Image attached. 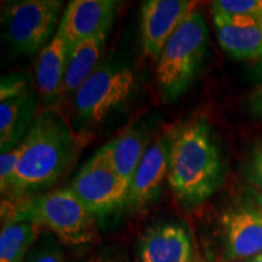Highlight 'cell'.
Instances as JSON below:
<instances>
[{
  "label": "cell",
  "mask_w": 262,
  "mask_h": 262,
  "mask_svg": "<svg viewBox=\"0 0 262 262\" xmlns=\"http://www.w3.org/2000/svg\"><path fill=\"white\" fill-rule=\"evenodd\" d=\"M224 181V160L210 125L192 119L170 131L168 183L186 205L209 199Z\"/></svg>",
  "instance_id": "6da1fadb"
},
{
  "label": "cell",
  "mask_w": 262,
  "mask_h": 262,
  "mask_svg": "<svg viewBox=\"0 0 262 262\" xmlns=\"http://www.w3.org/2000/svg\"><path fill=\"white\" fill-rule=\"evenodd\" d=\"M19 145L22 155L10 192L26 196L63 175L79 152L80 139L61 113L49 108L35 117Z\"/></svg>",
  "instance_id": "7a4b0ae2"
},
{
  "label": "cell",
  "mask_w": 262,
  "mask_h": 262,
  "mask_svg": "<svg viewBox=\"0 0 262 262\" xmlns=\"http://www.w3.org/2000/svg\"><path fill=\"white\" fill-rule=\"evenodd\" d=\"M2 217L34 222L72 247L93 243L97 234V219L68 187L25 196L17 203L3 201Z\"/></svg>",
  "instance_id": "3957f363"
},
{
  "label": "cell",
  "mask_w": 262,
  "mask_h": 262,
  "mask_svg": "<svg viewBox=\"0 0 262 262\" xmlns=\"http://www.w3.org/2000/svg\"><path fill=\"white\" fill-rule=\"evenodd\" d=\"M208 40L204 16L194 10L183 19L157 60V85L164 100H176L194 81L206 57Z\"/></svg>",
  "instance_id": "277c9868"
},
{
  "label": "cell",
  "mask_w": 262,
  "mask_h": 262,
  "mask_svg": "<svg viewBox=\"0 0 262 262\" xmlns=\"http://www.w3.org/2000/svg\"><path fill=\"white\" fill-rule=\"evenodd\" d=\"M136 86V73L129 64L107 61L95 70L73 95V110L81 125L102 123L131 97Z\"/></svg>",
  "instance_id": "5b68a950"
},
{
  "label": "cell",
  "mask_w": 262,
  "mask_h": 262,
  "mask_svg": "<svg viewBox=\"0 0 262 262\" xmlns=\"http://www.w3.org/2000/svg\"><path fill=\"white\" fill-rule=\"evenodd\" d=\"M61 10L60 0L6 2L2 12L6 41L17 54H37L54 38Z\"/></svg>",
  "instance_id": "8992f818"
},
{
  "label": "cell",
  "mask_w": 262,
  "mask_h": 262,
  "mask_svg": "<svg viewBox=\"0 0 262 262\" xmlns=\"http://www.w3.org/2000/svg\"><path fill=\"white\" fill-rule=\"evenodd\" d=\"M97 220L127 206L129 185L96 155L81 166L70 187Z\"/></svg>",
  "instance_id": "52a82bcc"
},
{
  "label": "cell",
  "mask_w": 262,
  "mask_h": 262,
  "mask_svg": "<svg viewBox=\"0 0 262 262\" xmlns=\"http://www.w3.org/2000/svg\"><path fill=\"white\" fill-rule=\"evenodd\" d=\"M188 0H147L141 6V39L148 56L157 61L183 19L194 11Z\"/></svg>",
  "instance_id": "ba28073f"
},
{
  "label": "cell",
  "mask_w": 262,
  "mask_h": 262,
  "mask_svg": "<svg viewBox=\"0 0 262 262\" xmlns=\"http://www.w3.org/2000/svg\"><path fill=\"white\" fill-rule=\"evenodd\" d=\"M169 165L170 131H166L157 136L141 159L129 186L127 208L141 210L158 198Z\"/></svg>",
  "instance_id": "9c48e42d"
},
{
  "label": "cell",
  "mask_w": 262,
  "mask_h": 262,
  "mask_svg": "<svg viewBox=\"0 0 262 262\" xmlns=\"http://www.w3.org/2000/svg\"><path fill=\"white\" fill-rule=\"evenodd\" d=\"M139 262H194V244L180 222L164 221L147 227L137 241Z\"/></svg>",
  "instance_id": "30bf717a"
},
{
  "label": "cell",
  "mask_w": 262,
  "mask_h": 262,
  "mask_svg": "<svg viewBox=\"0 0 262 262\" xmlns=\"http://www.w3.org/2000/svg\"><path fill=\"white\" fill-rule=\"evenodd\" d=\"M226 258L244 262L262 253V211L254 206H237L222 215Z\"/></svg>",
  "instance_id": "8fae6325"
},
{
  "label": "cell",
  "mask_w": 262,
  "mask_h": 262,
  "mask_svg": "<svg viewBox=\"0 0 262 262\" xmlns=\"http://www.w3.org/2000/svg\"><path fill=\"white\" fill-rule=\"evenodd\" d=\"M113 0H72L66 6L57 32L71 45L110 32L116 17Z\"/></svg>",
  "instance_id": "7c38bea8"
},
{
  "label": "cell",
  "mask_w": 262,
  "mask_h": 262,
  "mask_svg": "<svg viewBox=\"0 0 262 262\" xmlns=\"http://www.w3.org/2000/svg\"><path fill=\"white\" fill-rule=\"evenodd\" d=\"M220 47L237 60H262V18L212 12Z\"/></svg>",
  "instance_id": "4fadbf2b"
},
{
  "label": "cell",
  "mask_w": 262,
  "mask_h": 262,
  "mask_svg": "<svg viewBox=\"0 0 262 262\" xmlns=\"http://www.w3.org/2000/svg\"><path fill=\"white\" fill-rule=\"evenodd\" d=\"M70 52L71 45L58 33L39 51L34 67L35 89L48 110L63 97V81Z\"/></svg>",
  "instance_id": "5bb4252c"
},
{
  "label": "cell",
  "mask_w": 262,
  "mask_h": 262,
  "mask_svg": "<svg viewBox=\"0 0 262 262\" xmlns=\"http://www.w3.org/2000/svg\"><path fill=\"white\" fill-rule=\"evenodd\" d=\"M148 146L145 133L131 127L101 147L95 155L130 186L131 179Z\"/></svg>",
  "instance_id": "9a60e30c"
},
{
  "label": "cell",
  "mask_w": 262,
  "mask_h": 262,
  "mask_svg": "<svg viewBox=\"0 0 262 262\" xmlns=\"http://www.w3.org/2000/svg\"><path fill=\"white\" fill-rule=\"evenodd\" d=\"M37 101L31 90L18 96L0 101V149L14 148L35 119Z\"/></svg>",
  "instance_id": "2e32d148"
},
{
  "label": "cell",
  "mask_w": 262,
  "mask_h": 262,
  "mask_svg": "<svg viewBox=\"0 0 262 262\" xmlns=\"http://www.w3.org/2000/svg\"><path fill=\"white\" fill-rule=\"evenodd\" d=\"M108 33L84 39L71 48L63 81V96H73L101 64L100 60L106 47Z\"/></svg>",
  "instance_id": "e0dca14e"
},
{
  "label": "cell",
  "mask_w": 262,
  "mask_h": 262,
  "mask_svg": "<svg viewBox=\"0 0 262 262\" xmlns=\"http://www.w3.org/2000/svg\"><path fill=\"white\" fill-rule=\"evenodd\" d=\"M42 227L27 220H3L0 232V262H25L42 235Z\"/></svg>",
  "instance_id": "ac0fdd59"
},
{
  "label": "cell",
  "mask_w": 262,
  "mask_h": 262,
  "mask_svg": "<svg viewBox=\"0 0 262 262\" xmlns=\"http://www.w3.org/2000/svg\"><path fill=\"white\" fill-rule=\"evenodd\" d=\"M212 12L242 16V17L262 18V0H217L212 3Z\"/></svg>",
  "instance_id": "d6986e66"
},
{
  "label": "cell",
  "mask_w": 262,
  "mask_h": 262,
  "mask_svg": "<svg viewBox=\"0 0 262 262\" xmlns=\"http://www.w3.org/2000/svg\"><path fill=\"white\" fill-rule=\"evenodd\" d=\"M25 262H66L60 242L51 235L39 238L31 249Z\"/></svg>",
  "instance_id": "ffe728a7"
},
{
  "label": "cell",
  "mask_w": 262,
  "mask_h": 262,
  "mask_svg": "<svg viewBox=\"0 0 262 262\" xmlns=\"http://www.w3.org/2000/svg\"><path fill=\"white\" fill-rule=\"evenodd\" d=\"M21 155L22 147L19 143L14 148L6 150V152H2V157H0V188H2V193L11 191Z\"/></svg>",
  "instance_id": "44dd1931"
},
{
  "label": "cell",
  "mask_w": 262,
  "mask_h": 262,
  "mask_svg": "<svg viewBox=\"0 0 262 262\" xmlns=\"http://www.w3.org/2000/svg\"><path fill=\"white\" fill-rule=\"evenodd\" d=\"M29 80L19 73L4 75L0 81V101L18 96L29 91Z\"/></svg>",
  "instance_id": "7402d4cb"
},
{
  "label": "cell",
  "mask_w": 262,
  "mask_h": 262,
  "mask_svg": "<svg viewBox=\"0 0 262 262\" xmlns=\"http://www.w3.org/2000/svg\"><path fill=\"white\" fill-rule=\"evenodd\" d=\"M249 180L262 188V143L254 149L248 164Z\"/></svg>",
  "instance_id": "603a6c76"
},
{
  "label": "cell",
  "mask_w": 262,
  "mask_h": 262,
  "mask_svg": "<svg viewBox=\"0 0 262 262\" xmlns=\"http://www.w3.org/2000/svg\"><path fill=\"white\" fill-rule=\"evenodd\" d=\"M85 262H125L124 258L112 250H101L91 255Z\"/></svg>",
  "instance_id": "cb8c5ba5"
},
{
  "label": "cell",
  "mask_w": 262,
  "mask_h": 262,
  "mask_svg": "<svg viewBox=\"0 0 262 262\" xmlns=\"http://www.w3.org/2000/svg\"><path fill=\"white\" fill-rule=\"evenodd\" d=\"M254 110L255 112L262 116V88L260 89V91L256 94L254 100Z\"/></svg>",
  "instance_id": "d4e9b609"
},
{
  "label": "cell",
  "mask_w": 262,
  "mask_h": 262,
  "mask_svg": "<svg viewBox=\"0 0 262 262\" xmlns=\"http://www.w3.org/2000/svg\"><path fill=\"white\" fill-rule=\"evenodd\" d=\"M244 262H262V253H260V254H257V255H256V256H254V257L249 258V260H247V261H244Z\"/></svg>",
  "instance_id": "484cf974"
},
{
  "label": "cell",
  "mask_w": 262,
  "mask_h": 262,
  "mask_svg": "<svg viewBox=\"0 0 262 262\" xmlns=\"http://www.w3.org/2000/svg\"><path fill=\"white\" fill-rule=\"evenodd\" d=\"M194 262H208V261H205V260H201V258H196V260H195Z\"/></svg>",
  "instance_id": "4316f807"
},
{
  "label": "cell",
  "mask_w": 262,
  "mask_h": 262,
  "mask_svg": "<svg viewBox=\"0 0 262 262\" xmlns=\"http://www.w3.org/2000/svg\"><path fill=\"white\" fill-rule=\"evenodd\" d=\"M261 68H262V60H261Z\"/></svg>",
  "instance_id": "83f0119b"
}]
</instances>
